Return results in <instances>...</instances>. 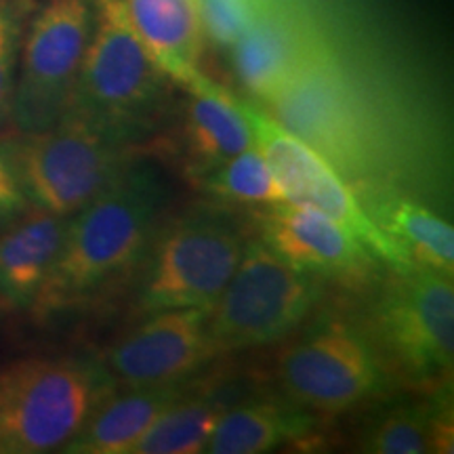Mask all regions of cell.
Segmentation results:
<instances>
[{
	"label": "cell",
	"instance_id": "7402d4cb",
	"mask_svg": "<svg viewBox=\"0 0 454 454\" xmlns=\"http://www.w3.org/2000/svg\"><path fill=\"white\" fill-rule=\"evenodd\" d=\"M362 450L374 454L452 452V425L446 412L400 408L368 429Z\"/></svg>",
	"mask_w": 454,
	"mask_h": 454
},
{
	"label": "cell",
	"instance_id": "9c48e42d",
	"mask_svg": "<svg viewBox=\"0 0 454 454\" xmlns=\"http://www.w3.org/2000/svg\"><path fill=\"white\" fill-rule=\"evenodd\" d=\"M240 231L213 217L181 219L158 240L147 268L141 308L202 309L211 314L240 263Z\"/></svg>",
	"mask_w": 454,
	"mask_h": 454
},
{
	"label": "cell",
	"instance_id": "277c9868",
	"mask_svg": "<svg viewBox=\"0 0 454 454\" xmlns=\"http://www.w3.org/2000/svg\"><path fill=\"white\" fill-rule=\"evenodd\" d=\"M7 145L30 207L59 217H72L122 175L121 141L74 112Z\"/></svg>",
	"mask_w": 454,
	"mask_h": 454
},
{
	"label": "cell",
	"instance_id": "5b68a950",
	"mask_svg": "<svg viewBox=\"0 0 454 454\" xmlns=\"http://www.w3.org/2000/svg\"><path fill=\"white\" fill-rule=\"evenodd\" d=\"M265 106L278 124L316 150L340 175L357 177L371 167V130L364 112L328 43Z\"/></svg>",
	"mask_w": 454,
	"mask_h": 454
},
{
	"label": "cell",
	"instance_id": "7c38bea8",
	"mask_svg": "<svg viewBox=\"0 0 454 454\" xmlns=\"http://www.w3.org/2000/svg\"><path fill=\"white\" fill-rule=\"evenodd\" d=\"M208 311L162 309L107 349L106 364L127 385L181 383L215 354Z\"/></svg>",
	"mask_w": 454,
	"mask_h": 454
},
{
	"label": "cell",
	"instance_id": "8992f818",
	"mask_svg": "<svg viewBox=\"0 0 454 454\" xmlns=\"http://www.w3.org/2000/svg\"><path fill=\"white\" fill-rule=\"evenodd\" d=\"M317 284L263 240L248 242L234 276L208 314L217 351L247 349L288 337L308 317Z\"/></svg>",
	"mask_w": 454,
	"mask_h": 454
},
{
	"label": "cell",
	"instance_id": "603a6c76",
	"mask_svg": "<svg viewBox=\"0 0 454 454\" xmlns=\"http://www.w3.org/2000/svg\"><path fill=\"white\" fill-rule=\"evenodd\" d=\"M204 177L207 190L225 200L261 207L284 202L282 187L257 145H251L217 168L208 170Z\"/></svg>",
	"mask_w": 454,
	"mask_h": 454
},
{
	"label": "cell",
	"instance_id": "44dd1931",
	"mask_svg": "<svg viewBox=\"0 0 454 454\" xmlns=\"http://www.w3.org/2000/svg\"><path fill=\"white\" fill-rule=\"evenodd\" d=\"M184 394L156 419L130 454L204 452L223 406L211 395L190 397Z\"/></svg>",
	"mask_w": 454,
	"mask_h": 454
},
{
	"label": "cell",
	"instance_id": "6da1fadb",
	"mask_svg": "<svg viewBox=\"0 0 454 454\" xmlns=\"http://www.w3.org/2000/svg\"><path fill=\"white\" fill-rule=\"evenodd\" d=\"M160 194L144 177L121 175L67 217L64 242L32 309L51 316L81 303L127 274L154 236Z\"/></svg>",
	"mask_w": 454,
	"mask_h": 454
},
{
	"label": "cell",
	"instance_id": "e0dca14e",
	"mask_svg": "<svg viewBox=\"0 0 454 454\" xmlns=\"http://www.w3.org/2000/svg\"><path fill=\"white\" fill-rule=\"evenodd\" d=\"M67 217L32 207L0 234V299L30 308L41 293L64 242Z\"/></svg>",
	"mask_w": 454,
	"mask_h": 454
},
{
	"label": "cell",
	"instance_id": "3957f363",
	"mask_svg": "<svg viewBox=\"0 0 454 454\" xmlns=\"http://www.w3.org/2000/svg\"><path fill=\"white\" fill-rule=\"evenodd\" d=\"M107 394L98 368L32 357L0 368V454L61 450Z\"/></svg>",
	"mask_w": 454,
	"mask_h": 454
},
{
	"label": "cell",
	"instance_id": "5bb4252c",
	"mask_svg": "<svg viewBox=\"0 0 454 454\" xmlns=\"http://www.w3.org/2000/svg\"><path fill=\"white\" fill-rule=\"evenodd\" d=\"M263 242L308 274H349L366 259V248L337 221L293 202L270 204L259 215Z\"/></svg>",
	"mask_w": 454,
	"mask_h": 454
},
{
	"label": "cell",
	"instance_id": "7a4b0ae2",
	"mask_svg": "<svg viewBox=\"0 0 454 454\" xmlns=\"http://www.w3.org/2000/svg\"><path fill=\"white\" fill-rule=\"evenodd\" d=\"M167 81L130 27L121 0H95L93 32L67 112L122 141L154 121L167 98Z\"/></svg>",
	"mask_w": 454,
	"mask_h": 454
},
{
	"label": "cell",
	"instance_id": "4fadbf2b",
	"mask_svg": "<svg viewBox=\"0 0 454 454\" xmlns=\"http://www.w3.org/2000/svg\"><path fill=\"white\" fill-rule=\"evenodd\" d=\"M325 43L294 0H265L230 47L231 66L242 89L265 104Z\"/></svg>",
	"mask_w": 454,
	"mask_h": 454
},
{
	"label": "cell",
	"instance_id": "ba28073f",
	"mask_svg": "<svg viewBox=\"0 0 454 454\" xmlns=\"http://www.w3.org/2000/svg\"><path fill=\"white\" fill-rule=\"evenodd\" d=\"M240 106L251 124L254 145L265 156L282 187L284 200L337 221L362 242L368 253L379 254L387 263L395 265L400 274L412 270L397 244L364 211L351 187L340 179V173L331 162L288 133L268 112L259 110L251 101L240 99Z\"/></svg>",
	"mask_w": 454,
	"mask_h": 454
},
{
	"label": "cell",
	"instance_id": "52a82bcc",
	"mask_svg": "<svg viewBox=\"0 0 454 454\" xmlns=\"http://www.w3.org/2000/svg\"><path fill=\"white\" fill-rule=\"evenodd\" d=\"M93 21L90 0H47L32 20L11 110L21 133L53 127L70 110Z\"/></svg>",
	"mask_w": 454,
	"mask_h": 454
},
{
	"label": "cell",
	"instance_id": "d6986e66",
	"mask_svg": "<svg viewBox=\"0 0 454 454\" xmlns=\"http://www.w3.org/2000/svg\"><path fill=\"white\" fill-rule=\"evenodd\" d=\"M309 421L274 400L242 402L221 412L204 452L259 454L303 434Z\"/></svg>",
	"mask_w": 454,
	"mask_h": 454
},
{
	"label": "cell",
	"instance_id": "cb8c5ba5",
	"mask_svg": "<svg viewBox=\"0 0 454 454\" xmlns=\"http://www.w3.org/2000/svg\"><path fill=\"white\" fill-rule=\"evenodd\" d=\"M20 38L21 24L17 4L13 0H0V122L9 121L13 110Z\"/></svg>",
	"mask_w": 454,
	"mask_h": 454
},
{
	"label": "cell",
	"instance_id": "2e32d148",
	"mask_svg": "<svg viewBox=\"0 0 454 454\" xmlns=\"http://www.w3.org/2000/svg\"><path fill=\"white\" fill-rule=\"evenodd\" d=\"M184 391L179 383H168L127 385L122 394H106L61 450L70 454H130L145 431Z\"/></svg>",
	"mask_w": 454,
	"mask_h": 454
},
{
	"label": "cell",
	"instance_id": "ffe728a7",
	"mask_svg": "<svg viewBox=\"0 0 454 454\" xmlns=\"http://www.w3.org/2000/svg\"><path fill=\"white\" fill-rule=\"evenodd\" d=\"M379 215L377 223L397 244L412 270L452 278L454 230L448 221L412 200H389Z\"/></svg>",
	"mask_w": 454,
	"mask_h": 454
},
{
	"label": "cell",
	"instance_id": "d4e9b609",
	"mask_svg": "<svg viewBox=\"0 0 454 454\" xmlns=\"http://www.w3.org/2000/svg\"><path fill=\"white\" fill-rule=\"evenodd\" d=\"M27 207H30V202L21 190L9 145L0 144V225L11 223Z\"/></svg>",
	"mask_w": 454,
	"mask_h": 454
},
{
	"label": "cell",
	"instance_id": "8fae6325",
	"mask_svg": "<svg viewBox=\"0 0 454 454\" xmlns=\"http://www.w3.org/2000/svg\"><path fill=\"white\" fill-rule=\"evenodd\" d=\"M278 379L293 402L325 414L349 411L383 383L377 351L343 322L288 345L278 357Z\"/></svg>",
	"mask_w": 454,
	"mask_h": 454
},
{
	"label": "cell",
	"instance_id": "9a60e30c",
	"mask_svg": "<svg viewBox=\"0 0 454 454\" xmlns=\"http://www.w3.org/2000/svg\"><path fill=\"white\" fill-rule=\"evenodd\" d=\"M130 27L168 81L185 87L207 47L198 0H121Z\"/></svg>",
	"mask_w": 454,
	"mask_h": 454
},
{
	"label": "cell",
	"instance_id": "30bf717a",
	"mask_svg": "<svg viewBox=\"0 0 454 454\" xmlns=\"http://www.w3.org/2000/svg\"><path fill=\"white\" fill-rule=\"evenodd\" d=\"M377 348L412 381H434L452 368V278L425 270L402 271V280L379 301L372 316Z\"/></svg>",
	"mask_w": 454,
	"mask_h": 454
},
{
	"label": "cell",
	"instance_id": "ac0fdd59",
	"mask_svg": "<svg viewBox=\"0 0 454 454\" xmlns=\"http://www.w3.org/2000/svg\"><path fill=\"white\" fill-rule=\"evenodd\" d=\"M184 89L190 93L185 107V144L198 173L207 175L254 145L240 99L202 72L194 74Z\"/></svg>",
	"mask_w": 454,
	"mask_h": 454
}]
</instances>
